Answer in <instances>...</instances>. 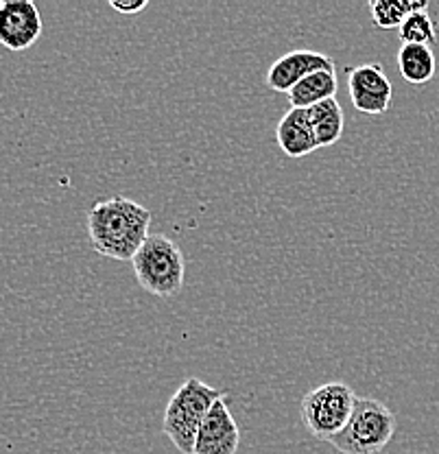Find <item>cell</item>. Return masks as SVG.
Here are the masks:
<instances>
[{"label": "cell", "mask_w": 439, "mask_h": 454, "mask_svg": "<svg viewBox=\"0 0 439 454\" xmlns=\"http://www.w3.org/2000/svg\"><path fill=\"white\" fill-rule=\"evenodd\" d=\"M358 395L346 382H325L302 397V419L319 442H333L350 422Z\"/></svg>", "instance_id": "5"}, {"label": "cell", "mask_w": 439, "mask_h": 454, "mask_svg": "<svg viewBox=\"0 0 439 454\" xmlns=\"http://www.w3.org/2000/svg\"><path fill=\"white\" fill-rule=\"evenodd\" d=\"M394 433V411L374 397H358L350 422L330 443L343 454H380Z\"/></svg>", "instance_id": "4"}, {"label": "cell", "mask_w": 439, "mask_h": 454, "mask_svg": "<svg viewBox=\"0 0 439 454\" xmlns=\"http://www.w3.org/2000/svg\"><path fill=\"white\" fill-rule=\"evenodd\" d=\"M339 79L334 70H319V73L309 74L302 79L300 83L289 92L291 107L297 110H310L317 103L328 101V98H337Z\"/></svg>", "instance_id": "11"}, {"label": "cell", "mask_w": 439, "mask_h": 454, "mask_svg": "<svg viewBox=\"0 0 439 454\" xmlns=\"http://www.w3.org/2000/svg\"><path fill=\"white\" fill-rule=\"evenodd\" d=\"M276 140L282 153L289 158H306L317 149L313 127H310L309 110H297L291 107L285 116L280 118L276 127Z\"/></svg>", "instance_id": "10"}, {"label": "cell", "mask_w": 439, "mask_h": 454, "mask_svg": "<svg viewBox=\"0 0 439 454\" xmlns=\"http://www.w3.org/2000/svg\"><path fill=\"white\" fill-rule=\"evenodd\" d=\"M398 70L411 85H424L437 73V57L431 46L403 44L398 51Z\"/></svg>", "instance_id": "13"}, {"label": "cell", "mask_w": 439, "mask_h": 454, "mask_svg": "<svg viewBox=\"0 0 439 454\" xmlns=\"http://www.w3.org/2000/svg\"><path fill=\"white\" fill-rule=\"evenodd\" d=\"M240 446V428L228 406V394L215 402L201 424L195 454H236Z\"/></svg>", "instance_id": "8"}, {"label": "cell", "mask_w": 439, "mask_h": 454, "mask_svg": "<svg viewBox=\"0 0 439 454\" xmlns=\"http://www.w3.org/2000/svg\"><path fill=\"white\" fill-rule=\"evenodd\" d=\"M151 212L127 197L97 201L88 210L90 245L103 258L131 262L149 239Z\"/></svg>", "instance_id": "1"}, {"label": "cell", "mask_w": 439, "mask_h": 454, "mask_svg": "<svg viewBox=\"0 0 439 454\" xmlns=\"http://www.w3.org/2000/svg\"><path fill=\"white\" fill-rule=\"evenodd\" d=\"M398 37L403 44H418V46H435L437 44V28L428 12H415L404 18V22L398 28Z\"/></svg>", "instance_id": "15"}, {"label": "cell", "mask_w": 439, "mask_h": 454, "mask_svg": "<svg viewBox=\"0 0 439 454\" xmlns=\"http://www.w3.org/2000/svg\"><path fill=\"white\" fill-rule=\"evenodd\" d=\"M309 118L317 149H325V146H333L341 140L343 127H346V114H343V107L339 106L337 98H328V101L310 107Z\"/></svg>", "instance_id": "12"}, {"label": "cell", "mask_w": 439, "mask_h": 454, "mask_svg": "<svg viewBox=\"0 0 439 454\" xmlns=\"http://www.w3.org/2000/svg\"><path fill=\"white\" fill-rule=\"evenodd\" d=\"M415 12H428V3H409V0H374L370 3L372 22L379 28H400L404 18Z\"/></svg>", "instance_id": "14"}, {"label": "cell", "mask_w": 439, "mask_h": 454, "mask_svg": "<svg viewBox=\"0 0 439 454\" xmlns=\"http://www.w3.org/2000/svg\"><path fill=\"white\" fill-rule=\"evenodd\" d=\"M110 7L114 12L122 13V16H136V13H143L149 3L146 0H134V3H118V0H110Z\"/></svg>", "instance_id": "16"}, {"label": "cell", "mask_w": 439, "mask_h": 454, "mask_svg": "<svg viewBox=\"0 0 439 454\" xmlns=\"http://www.w3.org/2000/svg\"><path fill=\"white\" fill-rule=\"evenodd\" d=\"M136 280L155 297H173L184 288L186 260L176 240L164 234H149L131 260Z\"/></svg>", "instance_id": "3"}, {"label": "cell", "mask_w": 439, "mask_h": 454, "mask_svg": "<svg viewBox=\"0 0 439 454\" xmlns=\"http://www.w3.org/2000/svg\"><path fill=\"white\" fill-rule=\"evenodd\" d=\"M319 70H334V61L328 55L317 53V51H291V53L282 55L271 64V68L264 74V83L273 90V92H286L289 94L302 79L309 74L319 73Z\"/></svg>", "instance_id": "9"}, {"label": "cell", "mask_w": 439, "mask_h": 454, "mask_svg": "<svg viewBox=\"0 0 439 454\" xmlns=\"http://www.w3.org/2000/svg\"><path fill=\"white\" fill-rule=\"evenodd\" d=\"M225 391L206 385L200 378H188L169 400L164 411L162 430L182 454H195V442L201 424Z\"/></svg>", "instance_id": "2"}, {"label": "cell", "mask_w": 439, "mask_h": 454, "mask_svg": "<svg viewBox=\"0 0 439 454\" xmlns=\"http://www.w3.org/2000/svg\"><path fill=\"white\" fill-rule=\"evenodd\" d=\"M42 35L40 9L31 0L0 3V46L12 53L31 49Z\"/></svg>", "instance_id": "6"}, {"label": "cell", "mask_w": 439, "mask_h": 454, "mask_svg": "<svg viewBox=\"0 0 439 454\" xmlns=\"http://www.w3.org/2000/svg\"><path fill=\"white\" fill-rule=\"evenodd\" d=\"M348 88L352 106L363 114H385L391 107L394 88L380 64H363L348 68Z\"/></svg>", "instance_id": "7"}]
</instances>
